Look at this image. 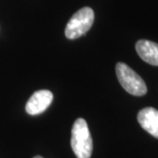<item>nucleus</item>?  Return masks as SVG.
<instances>
[{"label":"nucleus","instance_id":"2","mask_svg":"<svg viewBox=\"0 0 158 158\" xmlns=\"http://www.w3.org/2000/svg\"><path fill=\"white\" fill-rule=\"evenodd\" d=\"M116 75L119 84L129 94L143 96L147 93V86L143 79L126 63H117Z\"/></svg>","mask_w":158,"mask_h":158},{"label":"nucleus","instance_id":"4","mask_svg":"<svg viewBox=\"0 0 158 158\" xmlns=\"http://www.w3.org/2000/svg\"><path fill=\"white\" fill-rule=\"evenodd\" d=\"M53 101L50 90H40L34 92L26 105V111L30 115H38L45 112Z\"/></svg>","mask_w":158,"mask_h":158},{"label":"nucleus","instance_id":"6","mask_svg":"<svg viewBox=\"0 0 158 158\" xmlns=\"http://www.w3.org/2000/svg\"><path fill=\"white\" fill-rule=\"evenodd\" d=\"M135 49L144 62L153 66H158V44L147 40L137 41Z\"/></svg>","mask_w":158,"mask_h":158},{"label":"nucleus","instance_id":"3","mask_svg":"<svg viewBox=\"0 0 158 158\" xmlns=\"http://www.w3.org/2000/svg\"><path fill=\"white\" fill-rule=\"evenodd\" d=\"M94 21V12L90 7H84L74 14L66 26L65 36L69 40L81 37L91 27Z\"/></svg>","mask_w":158,"mask_h":158},{"label":"nucleus","instance_id":"1","mask_svg":"<svg viewBox=\"0 0 158 158\" xmlns=\"http://www.w3.org/2000/svg\"><path fill=\"white\" fill-rule=\"evenodd\" d=\"M71 148L77 158H90L93 144L87 122L84 118H77L71 130Z\"/></svg>","mask_w":158,"mask_h":158},{"label":"nucleus","instance_id":"5","mask_svg":"<svg viewBox=\"0 0 158 158\" xmlns=\"http://www.w3.org/2000/svg\"><path fill=\"white\" fill-rule=\"evenodd\" d=\"M141 127L151 135L158 139V111L153 107L141 110L137 115Z\"/></svg>","mask_w":158,"mask_h":158},{"label":"nucleus","instance_id":"7","mask_svg":"<svg viewBox=\"0 0 158 158\" xmlns=\"http://www.w3.org/2000/svg\"><path fill=\"white\" fill-rule=\"evenodd\" d=\"M34 158H43V157H41V156H34Z\"/></svg>","mask_w":158,"mask_h":158}]
</instances>
